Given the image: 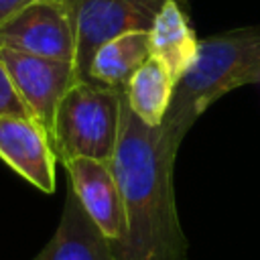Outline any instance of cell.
<instances>
[{"label":"cell","mask_w":260,"mask_h":260,"mask_svg":"<svg viewBox=\"0 0 260 260\" xmlns=\"http://www.w3.org/2000/svg\"><path fill=\"white\" fill-rule=\"evenodd\" d=\"M124 89L75 79L65 91L51 132L57 160L95 158L110 162L120 138Z\"/></svg>","instance_id":"cell-3"},{"label":"cell","mask_w":260,"mask_h":260,"mask_svg":"<svg viewBox=\"0 0 260 260\" xmlns=\"http://www.w3.org/2000/svg\"><path fill=\"white\" fill-rule=\"evenodd\" d=\"M63 167L67 171V185L73 189L83 211L116 248L126 234V215L112 165L95 158H71Z\"/></svg>","instance_id":"cell-7"},{"label":"cell","mask_w":260,"mask_h":260,"mask_svg":"<svg viewBox=\"0 0 260 260\" xmlns=\"http://www.w3.org/2000/svg\"><path fill=\"white\" fill-rule=\"evenodd\" d=\"M0 61L30 116L49 132H53L57 108L77 79L75 65L69 61L37 57L0 47Z\"/></svg>","instance_id":"cell-6"},{"label":"cell","mask_w":260,"mask_h":260,"mask_svg":"<svg viewBox=\"0 0 260 260\" xmlns=\"http://www.w3.org/2000/svg\"><path fill=\"white\" fill-rule=\"evenodd\" d=\"M0 158L43 193H53L57 154L49 132L28 116H0Z\"/></svg>","instance_id":"cell-8"},{"label":"cell","mask_w":260,"mask_h":260,"mask_svg":"<svg viewBox=\"0 0 260 260\" xmlns=\"http://www.w3.org/2000/svg\"><path fill=\"white\" fill-rule=\"evenodd\" d=\"M32 260H118V256L67 185L59 225Z\"/></svg>","instance_id":"cell-9"},{"label":"cell","mask_w":260,"mask_h":260,"mask_svg":"<svg viewBox=\"0 0 260 260\" xmlns=\"http://www.w3.org/2000/svg\"><path fill=\"white\" fill-rule=\"evenodd\" d=\"M177 150L160 126H148L130 110L124 93L120 138L110 160L126 215L124 240L114 248L118 260H187L189 242L173 187Z\"/></svg>","instance_id":"cell-1"},{"label":"cell","mask_w":260,"mask_h":260,"mask_svg":"<svg viewBox=\"0 0 260 260\" xmlns=\"http://www.w3.org/2000/svg\"><path fill=\"white\" fill-rule=\"evenodd\" d=\"M59 2H75V0H59Z\"/></svg>","instance_id":"cell-15"},{"label":"cell","mask_w":260,"mask_h":260,"mask_svg":"<svg viewBox=\"0 0 260 260\" xmlns=\"http://www.w3.org/2000/svg\"><path fill=\"white\" fill-rule=\"evenodd\" d=\"M0 47L75 65L77 30L73 4L35 0L0 28Z\"/></svg>","instance_id":"cell-4"},{"label":"cell","mask_w":260,"mask_h":260,"mask_svg":"<svg viewBox=\"0 0 260 260\" xmlns=\"http://www.w3.org/2000/svg\"><path fill=\"white\" fill-rule=\"evenodd\" d=\"M150 53L156 57L171 77L179 83L193 65L199 51V39L179 0H167L150 26Z\"/></svg>","instance_id":"cell-10"},{"label":"cell","mask_w":260,"mask_h":260,"mask_svg":"<svg viewBox=\"0 0 260 260\" xmlns=\"http://www.w3.org/2000/svg\"><path fill=\"white\" fill-rule=\"evenodd\" d=\"M175 87L177 81L171 77L167 67L150 55L146 63L132 75L124 93L130 110L142 122L148 126H162L175 95Z\"/></svg>","instance_id":"cell-12"},{"label":"cell","mask_w":260,"mask_h":260,"mask_svg":"<svg viewBox=\"0 0 260 260\" xmlns=\"http://www.w3.org/2000/svg\"><path fill=\"white\" fill-rule=\"evenodd\" d=\"M0 116H30V112L26 110V106L22 104V100L18 98L2 61H0Z\"/></svg>","instance_id":"cell-13"},{"label":"cell","mask_w":260,"mask_h":260,"mask_svg":"<svg viewBox=\"0 0 260 260\" xmlns=\"http://www.w3.org/2000/svg\"><path fill=\"white\" fill-rule=\"evenodd\" d=\"M150 32L130 30L102 43L89 63L87 79L108 87L126 89L132 75L150 57Z\"/></svg>","instance_id":"cell-11"},{"label":"cell","mask_w":260,"mask_h":260,"mask_svg":"<svg viewBox=\"0 0 260 260\" xmlns=\"http://www.w3.org/2000/svg\"><path fill=\"white\" fill-rule=\"evenodd\" d=\"M35 0H0V28Z\"/></svg>","instance_id":"cell-14"},{"label":"cell","mask_w":260,"mask_h":260,"mask_svg":"<svg viewBox=\"0 0 260 260\" xmlns=\"http://www.w3.org/2000/svg\"><path fill=\"white\" fill-rule=\"evenodd\" d=\"M167 0H75L77 30V79H87L89 63L95 49L108 39L130 32L150 30L154 16Z\"/></svg>","instance_id":"cell-5"},{"label":"cell","mask_w":260,"mask_h":260,"mask_svg":"<svg viewBox=\"0 0 260 260\" xmlns=\"http://www.w3.org/2000/svg\"><path fill=\"white\" fill-rule=\"evenodd\" d=\"M250 83H260V26H240L201 39L197 59L175 87L162 134L179 148L211 104Z\"/></svg>","instance_id":"cell-2"}]
</instances>
